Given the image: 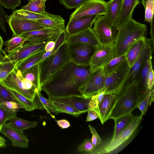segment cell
Returning a JSON list of instances; mask_svg holds the SVG:
<instances>
[{
    "label": "cell",
    "instance_id": "cell-15",
    "mask_svg": "<svg viewBox=\"0 0 154 154\" xmlns=\"http://www.w3.org/2000/svg\"><path fill=\"white\" fill-rule=\"evenodd\" d=\"M1 132L12 142L13 146L26 148L29 146L28 140L23 131L15 128L9 122L3 125Z\"/></svg>",
    "mask_w": 154,
    "mask_h": 154
},
{
    "label": "cell",
    "instance_id": "cell-58",
    "mask_svg": "<svg viewBox=\"0 0 154 154\" xmlns=\"http://www.w3.org/2000/svg\"><path fill=\"white\" fill-rule=\"evenodd\" d=\"M3 44V42L2 37L0 35V51L2 50V48Z\"/></svg>",
    "mask_w": 154,
    "mask_h": 154
},
{
    "label": "cell",
    "instance_id": "cell-19",
    "mask_svg": "<svg viewBox=\"0 0 154 154\" xmlns=\"http://www.w3.org/2000/svg\"><path fill=\"white\" fill-rule=\"evenodd\" d=\"M91 98H86L83 96L71 95L62 97H48V99L64 103L71 106L83 113L88 110V103Z\"/></svg>",
    "mask_w": 154,
    "mask_h": 154
},
{
    "label": "cell",
    "instance_id": "cell-12",
    "mask_svg": "<svg viewBox=\"0 0 154 154\" xmlns=\"http://www.w3.org/2000/svg\"><path fill=\"white\" fill-rule=\"evenodd\" d=\"M48 42H29L16 50L6 54V56L9 60L17 63L32 55L45 51V47Z\"/></svg>",
    "mask_w": 154,
    "mask_h": 154
},
{
    "label": "cell",
    "instance_id": "cell-30",
    "mask_svg": "<svg viewBox=\"0 0 154 154\" xmlns=\"http://www.w3.org/2000/svg\"><path fill=\"white\" fill-rule=\"evenodd\" d=\"M8 88L12 94L14 98L21 106L22 108L28 111H31L37 109V106L33 100L28 98L14 89Z\"/></svg>",
    "mask_w": 154,
    "mask_h": 154
},
{
    "label": "cell",
    "instance_id": "cell-33",
    "mask_svg": "<svg viewBox=\"0 0 154 154\" xmlns=\"http://www.w3.org/2000/svg\"><path fill=\"white\" fill-rule=\"evenodd\" d=\"M21 74L23 78L32 82L38 91H41L38 63L35 64Z\"/></svg>",
    "mask_w": 154,
    "mask_h": 154
},
{
    "label": "cell",
    "instance_id": "cell-45",
    "mask_svg": "<svg viewBox=\"0 0 154 154\" xmlns=\"http://www.w3.org/2000/svg\"><path fill=\"white\" fill-rule=\"evenodd\" d=\"M88 0H60L59 2L67 9H76Z\"/></svg>",
    "mask_w": 154,
    "mask_h": 154
},
{
    "label": "cell",
    "instance_id": "cell-25",
    "mask_svg": "<svg viewBox=\"0 0 154 154\" xmlns=\"http://www.w3.org/2000/svg\"><path fill=\"white\" fill-rule=\"evenodd\" d=\"M122 1L110 0L106 2V11L104 15L115 26L119 15Z\"/></svg>",
    "mask_w": 154,
    "mask_h": 154
},
{
    "label": "cell",
    "instance_id": "cell-10",
    "mask_svg": "<svg viewBox=\"0 0 154 154\" xmlns=\"http://www.w3.org/2000/svg\"><path fill=\"white\" fill-rule=\"evenodd\" d=\"M65 30V28L45 27L24 33L20 36L26 41L41 42L56 40L60 34Z\"/></svg>",
    "mask_w": 154,
    "mask_h": 154
},
{
    "label": "cell",
    "instance_id": "cell-1",
    "mask_svg": "<svg viewBox=\"0 0 154 154\" xmlns=\"http://www.w3.org/2000/svg\"><path fill=\"white\" fill-rule=\"evenodd\" d=\"M93 72L89 64L80 65L70 60L60 68L41 87L48 97L83 96Z\"/></svg>",
    "mask_w": 154,
    "mask_h": 154
},
{
    "label": "cell",
    "instance_id": "cell-22",
    "mask_svg": "<svg viewBox=\"0 0 154 154\" xmlns=\"http://www.w3.org/2000/svg\"><path fill=\"white\" fill-rule=\"evenodd\" d=\"M140 0H122L119 15L116 24L117 30L131 17L133 11Z\"/></svg>",
    "mask_w": 154,
    "mask_h": 154
},
{
    "label": "cell",
    "instance_id": "cell-2",
    "mask_svg": "<svg viewBox=\"0 0 154 154\" xmlns=\"http://www.w3.org/2000/svg\"><path fill=\"white\" fill-rule=\"evenodd\" d=\"M147 34L146 25L131 18L117 31L114 45V57L125 54L134 43Z\"/></svg>",
    "mask_w": 154,
    "mask_h": 154
},
{
    "label": "cell",
    "instance_id": "cell-3",
    "mask_svg": "<svg viewBox=\"0 0 154 154\" xmlns=\"http://www.w3.org/2000/svg\"><path fill=\"white\" fill-rule=\"evenodd\" d=\"M137 78L125 84L118 95L117 102L109 118L114 119L131 113L142 99Z\"/></svg>",
    "mask_w": 154,
    "mask_h": 154
},
{
    "label": "cell",
    "instance_id": "cell-7",
    "mask_svg": "<svg viewBox=\"0 0 154 154\" xmlns=\"http://www.w3.org/2000/svg\"><path fill=\"white\" fill-rule=\"evenodd\" d=\"M142 117L141 116H134L130 123L119 135L104 145L98 151V153H110L119 148L134 133L141 121Z\"/></svg>",
    "mask_w": 154,
    "mask_h": 154
},
{
    "label": "cell",
    "instance_id": "cell-13",
    "mask_svg": "<svg viewBox=\"0 0 154 154\" xmlns=\"http://www.w3.org/2000/svg\"><path fill=\"white\" fill-rule=\"evenodd\" d=\"M114 57V46L101 45L97 47L89 62L92 72L104 67Z\"/></svg>",
    "mask_w": 154,
    "mask_h": 154
},
{
    "label": "cell",
    "instance_id": "cell-49",
    "mask_svg": "<svg viewBox=\"0 0 154 154\" xmlns=\"http://www.w3.org/2000/svg\"><path fill=\"white\" fill-rule=\"evenodd\" d=\"M2 5L0 2V28L4 32L6 33L5 25V19H8L9 17L5 13Z\"/></svg>",
    "mask_w": 154,
    "mask_h": 154
},
{
    "label": "cell",
    "instance_id": "cell-32",
    "mask_svg": "<svg viewBox=\"0 0 154 154\" xmlns=\"http://www.w3.org/2000/svg\"><path fill=\"white\" fill-rule=\"evenodd\" d=\"M46 27L65 28V20L60 15L51 14L48 18L33 20Z\"/></svg>",
    "mask_w": 154,
    "mask_h": 154
},
{
    "label": "cell",
    "instance_id": "cell-43",
    "mask_svg": "<svg viewBox=\"0 0 154 154\" xmlns=\"http://www.w3.org/2000/svg\"><path fill=\"white\" fill-rule=\"evenodd\" d=\"M8 101L17 103L8 88L0 82V103Z\"/></svg>",
    "mask_w": 154,
    "mask_h": 154
},
{
    "label": "cell",
    "instance_id": "cell-56",
    "mask_svg": "<svg viewBox=\"0 0 154 154\" xmlns=\"http://www.w3.org/2000/svg\"><path fill=\"white\" fill-rule=\"evenodd\" d=\"M151 26V30L150 31V33L151 35V38L152 42V44L154 45V24H153V20L152 22L150 25Z\"/></svg>",
    "mask_w": 154,
    "mask_h": 154
},
{
    "label": "cell",
    "instance_id": "cell-37",
    "mask_svg": "<svg viewBox=\"0 0 154 154\" xmlns=\"http://www.w3.org/2000/svg\"><path fill=\"white\" fill-rule=\"evenodd\" d=\"M49 101L55 106L59 113L64 112L77 117L82 114L78 110L69 105L55 101Z\"/></svg>",
    "mask_w": 154,
    "mask_h": 154
},
{
    "label": "cell",
    "instance_id": "cell-55",
    "mask_svg": "<svg viewBox=\"0 0 154 154\" xmlns=\"http://www.w3.org/2000/svg\"><path fill=\"white\" fill-rule=\"evenodd\" d=\"M55 40H51L47 42L45 47V50L46 52L53 50L55 46Z\"/></svg>",
    "mask_w": 154,
    "mask_h": 154
},
{
    "label": "cell",
    "instance_id": "cell-9",
    "mask_svg": "<svg viewBox=\"0 0 154 154\" xmlns=\"http://www.w3.org/2000/svg\"><path fill=\"white\" fill-rule=\"evenodd\" d=\"M68 45L70 60L80 65L89 64L97 47L87 44Z\"/></svg>",
    "mask_w": 154,
    "mask_h": 154
},
{
    "label": "cell",
    "instance_id": "cell-23",
    "mask_svg": "<svg viewBox=\"0 0 154 154\" xmlns=\"http://www.w3.org/2000/svg\"><path fill=\"white\" fill-rule=\"evenodd\" d=\"M151 44L154 46L151 38H146L145 43L140 53L135 62L130 67L124 85L137 78L143 62L147 49Z\"/></svg>",
    "mask_w": 154,
    "mask_h": 154
},
{
    "label": "cell",
    "instance_id": "cell-21",
    "mask_svg": "<svg viewBox=\"0 0 154 154\" xmlns=\"http://www.w3.org/2000/svg\"><path fill=\"white\" fill-rule=\"evenodd\" d=\"M99 16L84 17L76 20H69L65 30L68 35L74 34L91 28L94 21Z\"/></svg>",
    "mask_w": 154,
    "mask_h": 154
},
{
    "label": "cell",
    "instance_id": "cell-14",
    "mask_svg": "<svg viewBox=\"0 0 154 154\" xmlns=\"http://www.w3.org/2000/svg\"><path fill=\"white\" fill-rule=\"evenodd\" d=\"M8 22L14 36H20L25 32L46 27L35 21L18 18L11 15L9 17Z\"/></svg>",
    "mask_w": 154,
    "mask_h": 154
},
{
    "label": "cell",
    "instance_id": "cell-11",
    "mask_svg": "<svg viewBox=\"0 0 154 154\" xmlns=\"http://www.w3.org/2000/svg\"><path fill=\"white\" fill-rule=\"evenodd\" d=\"M105 78L104 67L100 68L93 72L86 84L83 96L91 98L93 95L105 90Z\"/></svg>",
    "mask_w": 154,
    "mask_h": 154
},
{
    "label": "cell",
    "instance_id": "cell-53",
    "mask_svg": "<svg viewBox=\"0 0 154 154\" xmlns=\"http://www.w3.org/2000/svg\"><path fill=\"white\" fill-rule=\"evenodd\" d=\"M85 122H89L94 120L97 118H99L97 113L93 110H89Z\"/></svg>",
    "mask_w": 154,
    "mask_h": 154
},
{
    "label": "cell",
    "instance_id": "cell-20",
    "mask_svg": "<svg viewBox=\"0 0 154 154\" xmlns=\"http://www.w3.org/2000/svg\"><path fill=\"white\" fill-rule=\"evenodd\" d=\"M154 46L150 44L146 50L144 59L137 79L138 81L139 89H142L146 93L148 91L147 87V80L150 67L152 64V54Z\"/></svg>",
    "mask_w": 154,
    "mask_h": 154
},
{
    "label": "cell",
    "instance_id": "cell-62",
    "mask_svg": "<svg viewBox=\"0 0 154 154\" xmlns=\"http://www.w3.org/2000/svg\"><path fill=\"white\" fill-rule=\"evenodd\" d=\"M28 0V1H30V0Z\"/></svg>",
    "mask_w": 154,
    "mask_h": 154
},
{
    "label": "cell",
    "instance_id": "cell-17",
    "mask_svg": "<svg viewBox=\"0 0 154 154\" xmlns=\"http://www.w3.org/2000/svg\"><path fill=\"white\" fill-rule=\"evenodd\" d=\"M118 95L113 93L105 94L98 105L96 111L102 124L108 119L117 102Z\"/></svg>",
    "mask_w": 154,
    "mask_h": 154
},
{
    "label": "cell",
    "instance_id": "cell-4",
    "mask_svg": "<svg viewBox=\"0 0 154 154\" xmlns=\"http://www.w3.org/2000/svg\"><path fill=\"white\" fill-rule=\"evenodd\" d=\"M70 60L69 45L65 41L55 52L38 63L41 87L60 68Z\"/></svg>",
    "mask_w": 154,
    "mask_h": 154
},
{
    "label": "cell",
    "instance_id": "cell-38",
    "mask_svg": "<svg viewBox=\"0 0 154 154\" xmlns=\"http://www.w3.org/2000/svg\"><path fill=\"white\" fill-rule=\"evenodd\" d=\"M17 111L7 108L5 106L0 103V127L2 128L5 122L16 116Z\"/></svg>",
    "mask_w": 154,
    "mask_h": 154
},
{
    "label": "cell",
    "instance_id": "cell-34",
    "mask_svg": "<svg viewBox=\"0 0 154 154\" xmlns=\"http://www.w3.org/2000/svg\"><path fill=\"white\" fill-rule=\"evenodd\" d=\"M9 122L15 128L23 131L25 130L34 128L37 125L36 121H27L18 118L17 116L11 118Z\"/></svg>",
    "mask_w": 154,
    "mask_h": 154
},
{
    "label": "cell",
    "instance_id": "cell-47",
    "mask_svg": "<svg viewBox=\"0 0 154 154\" xmlns=\"http://www.w3.org/2000/svg\"><path fill=\"white\" fill-rule=\"evenodd\" d=\"M88 126L92 134L91 139V142L95 149L96 147L102 143V140L94 127L91 126L89 125H88Z\"/></svg>",
    "mask_w": 154,
    "mask_h": 154
},
{
    "label": "cell",
    "instance_id": "cell-39",
    "mask_svg": "<svg viewBox=\"0 0 154 154\" xmlns=\"http://www.w3.org/2000/svg\"><path fill=\"white\" fill-rule=\"evenodd\" d=\"M125 60V54L114 57L104 67L105 75L108 74L113 70Z\"/></svg>",
    "mask_w": 154,
    "mask_h": 154
},
{
    "label": "cell",
    "instance_id": "cell-41",
    "mask_svg": "<svg viewBox=\"0 0 154 154\" xmlns=\"http://www.w3.org/2000/svg\"><path fill=\"white\" fill-rule=\"evenodd\" d=\"M67 35V33L65 30L62 31L56 39L55 46L53 50L50 51L45 52L39 62L55 52L65 41Z\"/></svg>",
    "mask_w": 154,
    "mask_h": 154
},
{
    "label": "cell",
    "instance_id": "cell-52",
    "mask_svg": "<svg viewBox=\"0 0 154 154\" xmlns=\"http://www.w3.org/2000/svg\"><path fill=\"white\" fill-rule=\"evenodd\" d=\"M8 109L17 111L20 108H22L21 106L16 102L8 101L1 103Z\"/></svg>",
    "mask_w": 154,
    "mask_h": 154
},
{
    "label": "cell",
    "instance_id": "cell-27",
    "mask_svg": "<svg viewBox=\"0 0 154 154\" xmlns=\"http://www.w3.org/2000/svg\"><path fill=\"white\" fill-rule=\"evenodd\" d=\"M146 37L141 38L134 43L125 53L126 60L131 67L139 56L146 41Z\"/></svg>",
    "mask_w": 154,
    "mask_h": 154
},
{
    "label": "cell",
    "instance_id": "cell-26",
    "mask_svg": "<svg viewBox=\"0 0 154 154\" xmlns=\"http://www.w3.org/2000/svg\"><path fill=\"white\" fill-rule=\"evenodd\" d=\"M16 63L9 60L2 50L0 51V82L15 69Z\"/></svg>",
    "mask_w": 154,
    "mask_h": 154
},
{
    "label": "cell",
    "instance_id": "cell-59",
    "mask_svg": "<svg viewBox=\"0 0 154 154\" xmlns=\"http://www.w3.org/2000/svg\"><path fill=\"white\" fill-rule=\"evenodd\" d=\"M148 0H141V2L144 8H145V5Z\"/></svg>",
    "mask_w": 154,
    "mask_h": 154
},
{
    "label": "cell",
    "instance_id": "cell-5",
    "mask_svg": "<svg viewBox=\"0 0 154 154\" xmlns=\"http://www.w3.org/2000/svg\"><path fill=\"white\" fill-rule=\"evenodd\" d=\"M130 67L125 60L113 70L106 75L105 94L113 93L119 95L124 85Z\"/></svg>",
    "mask_w": 154,
    "mask_h": 154
},
{
    "label": "cell",
    "instance_id": "cell-44",
    "mask_svg": "<svg viewBox=\"0 0 154 154\" xmlns=\"http://www.w3.org/2000/svg\"><path fill=\"white\" fill-rule=\"evenodd\" d=\"M154 8V0H148L144 8L145 21L148 22L150 25L153 20Z\"/></svg>",
    "mask_w": 154,
    "mask_h": 154
},
{
    "label": "cell",
    "instance_id": "cell-46",
    "mask_svg": "<svg viewBox=\"0 0 154 154\" xmlns=\"http://www.w3.org/2000/svg\"><path fill=\"white\" fill-rule=\"evenodd\" d=\"M78 151L87 152H92L95 149L91 142V139L88 138L85 140L78 147Z\"/></svg>",
    "mask_w": 154,
    "mask_h": 154
},
{
    "label": "cell",
    "instance_id": "cell-24",
    "mask_svg": "<svg viewBox=\"0 0 154 154\" xmlns=\"http://www.w3.org/2000/svg\"><path fill=\"white\" fill-rule=\"evenodd\" d=\"M45 52L44 51L36 53L17 62L15 71L22 74L35 64L38 63Z\"/></svg>",
    "mask_w": 154,
    "mask_h": 154
},
{
    "label": "cell",
    "instance_id": "cell-61",
    "mask_svg": "<svg viewBox=\"0 0 154 154\" xmlns=\"http://www.w3.org/2000/svg\"><path fill=\"white\" fill-rule=\"evenodd\" d=\"M2 128H1L0 127V132H1V130H2Z\"/></svg>",
    "mask_w": 154,
    "mask_h": 154
},
{
    "label": "cell",
    "instance_id": "cell-31",
    "mask_svg": "<svg viewBox=\"0 0 154 154\" xmlns=\"http://www.w3.org/2000/svg\"><path fill=\"white\" fill-rule=\"evenodd\" d=\"M134 116L132 113L128 114L115 119L114 132L111 140L115 138L129 125Z\"/></svg>",
    "mask_w": 154,
    "mask_h": 154
},
{
    "label": "cell",
    "instance_id": "cell-60",
    "mask_svg": "<svg viewBox=\"0 0 154 154\" xmlns=\"http://www.w3.org/2000/svg\"><path fill=\"white\" fill-rule=\"evenodd\" d=\"M42 1L44 2H45L46 0H42Z\"/></svg>",
    "mask_w": 154,
    "mask_h": 154
},
{
    "label": "cell",
    "instance_id": "cell-8",
    "mask_svg": "<svg viewBox=\"0 0 154 154\" xmlns=\"http://www.w3.org/2000/svg\"><path fill=\"white\" fill-rule=\"evenodd\" d=\"M106 11L104 0H88L76 9L70 15L69 20L94 15H104Z\"/></svg>",
    "mask_w": 154,
    "mask_h": 154
},
{
    "label": "cell",
    "instance_id": "cell-50",
    "mask_svg": "<svg viewBox=\"0 0 154 154\" xmlns=\"http://www.w3.org/2000/svg\"><path fill=\"white\" fill-rule=\"evenodd\" d=\"M154 72L152 64L150 66L147 77V87L148 91L154 88Z\"/></svg>",
    "mask_w": 154,
    "mask_h": 154
},
{
    "label": "cell",
    "instance_id": "cell-16",
    "mask_svg": "<svg viewBox=\"0 0 154 154\" xmlns=\"http://www.w3.org/2000/svg\"><path fill=\"white\" fill-rule=\"evenodd\" d=\"M65 41L68 44H87L96 47L101 45L92 28L74 34L67 35Z\"/></svg>",
    "mask_w": 154,
    "mask_h": 154
},
{
    "label": "cell",
    "instance_id": "cell-35",
    "mask_svg": "<svg viewBox=\"0 0 154 154\" xmlns=\"http://www.w3.org/2000/svg\"><path fill=\"white\" fill-rule=\"evenodd\" d=\"M26 41L20 36H14L5 43V53H10L18 49L23 45Z\"/></svg>",
    "mask_w": 154,
    "mask_h": 154
},
{
    "label": "cell",
    "instance_id": "cell-40",
    "mask_svg": "<svg viewBox=\"0 0 154 154\" xmlns=\"http://www.w3.org/2000/svg\"><path fill=\"white\" fill-rule=\"evenodd\" d=\"M154 92V88L148 91L138 104V108L141 112L140 116H143L146 112L149 105L150 100L152 93Z\"/></svg>",
    "mask_w": 154,
    "mask_h": 154
},
{
    "label": "cell",
    "instance_id": "cell-29",
    "mask_svg": "<svg viewBox=\"0 0 154 154\" xmlns=\"http://www.w3.org/2000/svg\"><path fill=\"white\" fill-rule=\"evenodd\" d=\"M51 15V14L45 11L43 13L38 14L20 9L14 11L11 15L18 18L33 20L48 18L50 17Z\"/></svg>",
    "mask_w": 154,
    "mask_h": 154
},
{
    "label": "cell",
    "instance_id": "cell-18",
    "mask_svg": "<svg viewBox=\"0 0 154 154\" xmlns=\"http://www.w3.org/2000/svg\"><path fill=\"white\" fill-rule=\"evenodd\" d=\"M0 82L7 88L14 89L28 98L33 100L36 91L25 88L21 80L17 74L15 69Z\"/></svg>",
    "mask_w": 154,
    "mask_h": 154
},
{
    "label": "cell",
    "instance_id": "cell-6",
    "mask_svg": "<svg viewBox=\"0 0 154 154\" xmlns=\"http://www.w3.org/2000/svg\"><path fill=\"white\" fill-rule=\"evenodd\" d=\"M92 29L102 45L114 46L118 30L116 26L104 15L99 16Z\"/></svg>",
    "mask_w": 154,
    "mask_h": 154
},
{
    "label": "cell",
    "instance_id": "cell-54",
    "mask_svg": "<svg viewBox=\"0 0 154 154\" xmlns=\"http://www.w3.org/2000/svg\"><path fill=\"white\" fill-rule=\"evenodd\" d=\"M56 122L58 126L62 129L68 128L70 126L69 122L65 119L58 120Z\"/></svg>",
    "mask_w": 154,
    "mask_h": 154
},
{
    "label": "cell",
    "instance_id": "cell-51",
    "mask_svg": "<svg viewBox=\"0 0 154 154\" xmlns=\"http://www.w3.org/2000/svg\"><path fill=\"white\" fill-rule=\"evenodd\" d=\"M16 72L17 75L21 80L24 85L26 89L32 90L35 91H38L32 82L23 78L20 72L16 71Z\"/></svg>",
    "mask_w": 154,
    "mask_h": 154
},
{
    "label": "cell",
    "instance_id": "cell-36",
    "mask_svg": "<svg viewBox=\"0 0 154 154\" xmlns=\"http://www.w3.org/2000/svg\"><path fill=\"white\" fill-rule=\"evenodd\" d=\"M45 2L42 0H30L26 5L23 6L21 9L34 13L41 14L45 11Z\"/></svg>",
    "mask_w": 154,
    "mask_h": 154
},
{
    "label": "cell",
    "instance_id": "cell-57",
    "mask_svg": "<svg viewBox=\"0 0 154 154\" xmlns=\"http://www.w3.org/2000/svg\"><path fill=\"white\" fill-rule=\"evenodd\" d=\"M6 146V143L5 139L0 136V148L5 147Z\"/></svg>",
    "mask_w": 154,
    "mask_h": 154
},
{
    "label": "cell",
    "instance_id": "cell-42",
    "mask_svg": "<svg viewBox=\"0 0 154 154\" xmlns=\"http://www.w3.org/2000/svg\"><path fill=\"white\" fill-rule=\"evenodd\" d=\"M105 94V91L103 90L93 95L91 97L88 103L89 110H93L96 111Z\"/></svg>",
    "mask_w": 154,
    "mask_h": 154
},
{
    "label": "cell",
    "instance_id": "cell-48",
    "mask_svg": "<svg viewBox=\"0 0 154 154\" xmlns=\"http://www.w3.org/2000/svg\"><path fill=\"white\" fill-rule=\"evenodd\" d=\"M0 2L5 8L11 10L19 6L21 3L20 0H0Z\"/></svg>",
    "mask_w": 154,
    "mask_h": 154
},
{
    "label": "cell",
    "instance_id": "cell-28",
    "mask_svg": "<svg viewBox=\"0 0 154 154\" xmlns=\"http://www.w3.org/2000/svg\"><path fill=\"white\" fill-rule=\"evenodd\" d=\"M33 100L37 106V109H45L51 116H52V113L56 114L60 113L55 106L48 99L44 97L39 91L36 92Z\"/></svg>",
    "mask_w": 154,
    "mask_h": 154
}]
</instances>
